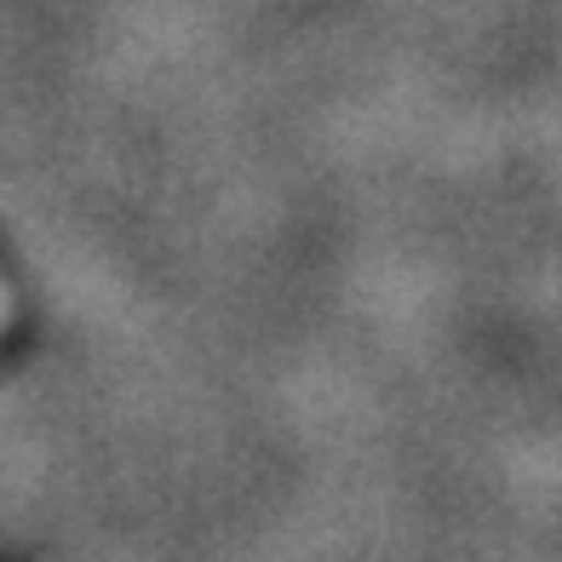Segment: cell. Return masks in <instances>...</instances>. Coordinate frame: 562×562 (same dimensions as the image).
Segmentation results:
<instances>
[{"label":"cell","mask_w":562,"mask_h":562,"mask_svg":"<svg viewBox=\"0 0 562 562\" xmlns=\"http://www.w3.org/2000/svg\"><path fill=\"white\" fill-rule=\"evenodd\" d=\"M7 327H12V293L0 288V334H7Z\"/></svg>","instance_id":"6da1fadb"}]
</instances>
